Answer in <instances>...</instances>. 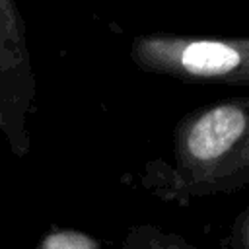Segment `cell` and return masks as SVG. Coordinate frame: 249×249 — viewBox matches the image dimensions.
<instances>
[{
  "label": "cell",
  "mask_w": 249,
  "mask_h": 249,
  "mask_svg": "<svg viewBox=\"0 0 249 249\" xmlns=\"http://www.w3.org/2000/svg\"><path fill=\"white\" fill-rule=\"evenodd\" d=\"M163 191L177 198L249 187V97L220 101L185 117L163 165Z\"/></svg>",
  "instance_id": "6da1fadb"
},
{
  "label": "cell",
  "mask_w": 249,
  "mask_h": 249,
  "mask_svg": "<svg viewBox=\"0 0 249 249\" xmlns=\"http://www.w3.org/2000/svg\"><path fill=\"white\" fill-rule=\"evenodd\" d=\"M23 37L14 0H0V66L14 68L23 60Z\"/></svg>",
  "instance_id": "7a4b0ae2"
},
{
  "label": "cell",
  "mask_w": 249,
  "mask_h": 249,
  "mask_svg": "<svg viewBox=\"0 0 249 249\" xmlns=\"http://www.w3.org/2000/svg\"><path fill=\"white\" fill-rule=\"evenodd\" d=\"M126 249H198V247L189 243L179 233H169V231H161L158 228L146 226L136 230L130 235Z\"/></svg>",
  "instance_id": "3957f363"
},
{
  "label": "cell",
  "mask_w": 249,
  "mask_h": 249,
  "mask_svg": "<svg viewBox=\"0 0 249 249\" xmlns=\"http://www.w3.org/2000/svg\"><path fill=\"white\" fill-rule=\"evenodd\" d=\"M218 249H249V204L233 218L222 235Z\"/></svg>",
  "instance_id": "277c9868"
},
{
  "label": "cell",
  "mask_w": 249,
  "mask_h": 249,
  "mask_svg": "<svg viewBox=\"0 0 249 249\" xmlns=\"http://www.w3.org/2000/svg\"><path fill=\"white\" fill-rule=\"evenodd\" d=\"M43 249H93V243L82 235L54 233L45 241Z\"/></svg>",
  "instance_id": "5b68a950"
}]
</instances>
